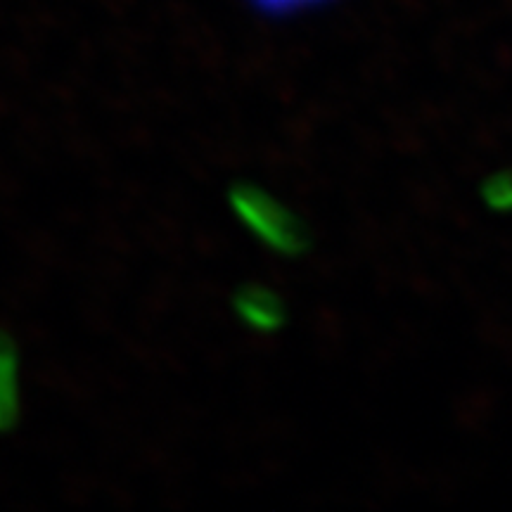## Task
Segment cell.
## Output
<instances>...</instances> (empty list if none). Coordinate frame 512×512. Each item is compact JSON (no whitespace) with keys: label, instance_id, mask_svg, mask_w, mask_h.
I'll list each match as a JSON object with an SVG mask.
<instances>
[{"label":"cell","instance_id":"obj_1","mask_svg":"<svg viewBox=\"0 0 512 512\" xmlns=\"http://www.w3.org/2000/svg\"><path fill=\"white\" fill-rule=\"evenodd\" d=\"M259 3H264L266 8H294V5H302V3H311V0H259Z\"/></svg>","mask_w":512,"mask_h":512}]
</instances>
